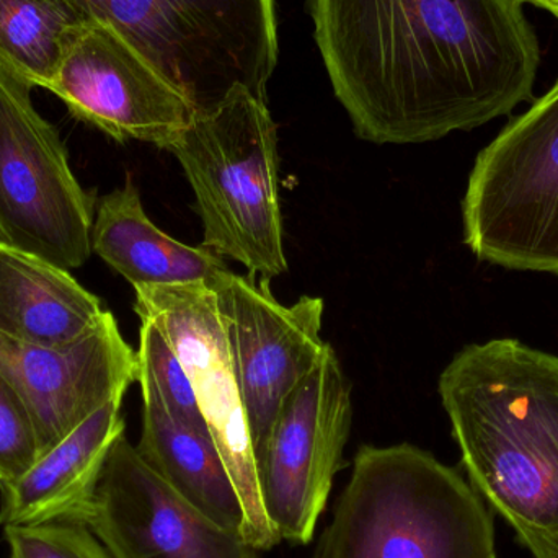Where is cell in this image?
<instances>
[{
    "label": "cell",
    "instance_id": "3",
    "mask_svg": "<svg viewBox=\"0 0 558 558\" xmlns=\"http://www.w3.org/2000/svg\"><path fill=\"white\" fill-rule=\"evenodd\" d=\"M312 558H497L490 511L412 445L363 446Z\"/></svg>",
    "mask_w": 558,
    "mask_h": 558
},
{
    "label": "cell",
    "instance_id": "9",
    "mask_svg": "<svg viewBox=\"0 0 558 558\" xmlns=\"http://www.w3.org/2000/svg\"><path fill=\"white\" fill-rule=\"evenodd\" d=\"M351 386L333 348L281 407L257 464L262 504L279 541L308 544L350 436Z\"/></svg>",
    "mask_w": 558,
    "mask_h": 558
},
{
    "label": "cell",
    "instance_id": "10",
    "mask_svg": "<svg viewBox=\"0 0 558 558\" xmlns=\"http://www.w3.org/2000/svg\"><path fill=\"white\" fill-rule=\"evenodd\" d=\"M49 92L75 120L118 143L160 149L182 136L196 113L192 100L114 26L84 20L69 32Z\"/></svg>",
    "mask_w": 558,
    "mask_h": 558
},
{
    "label": "cell",
    "instance_id": "5",
    "mask_svg": "<svg viewBox=\"0 0 558 558\" xmlns=\"http://www.w3.org/2000/svg\"><path fill=\"white\" fill-rule=\"evenodd\" d=\"M82 20L114 26L150 59L196 111L235 85L267 101L278 64L275 0H65Z\"/></svg>",
    "mask_w": 558,
    "mask_h": 558
},
{
    "label": "cell",
    "instance_id": "6",
    "mask_svg": "<svg viewBox=\"0 0 558 558\" xmlns=\"http://www.w3.org/2000/svg\"><path fill=\"white\" fill-rule=\"evenodd\" d=\"M462 216L481 260L558 275V81L478 154Z\"/></svg>",
    "mask_w": 558,
    "mask_h": 558
},
{
    "label": "cell",
    "instance_id": "2",
    "mask_svg": "<svg viewBox=\"0 0 558 558\" xmlns=\"http://www.w3.org/2000/svg\"><path fill=\"white\" fill-rule=\"evenodd\" d=\"M439 396L472 487L536 558H558V356L504 338L471 344Z\"/></svg>",
    "mask_w": 558,
    "mask_h": 558
},
{
    "label": "cell",
    "instance_id": "16",
    "mask_svg": "<svg viewBox=\"0 0 558 558\" xmlns=\"http://www.w3.org/2000/svg\"><path fill=\"white\" fill-rule=\"evenodd\" d=\"M92 251L133 288L209 282L228 270L221 255L190 247L160 231L147 218L140 189L130 175L121 189L98 202Z\"/></svg>",
    "mask_w": 558,
    "mask_h": 558
},
{
    "label": "cell",
    "instance_id": "18",
    "mask_svg": "<svg viewBox=\"0 0 558 558\" xmlns=\"http://www.w3.org/2000/svg\"><path fill=\"white\" fill-rule=\"evenodd\" d=\"M81 22L65 0H0V62L48 90L69 32Z\"/></svg>",
    "mask_w": 558,
    "mask_h": 558
},
{
    "label": "cell",
    "instance_id": "17",
    "mask_svg": "<svg viewBox=\"0 0 558 558\" xmlns=\"http://www.w3.org/2000/svg\"><path fill=\"white\" fill-rule=\"evenodd\" d=\"M143 403L136 446L141 458L183 500L229 533L244 536L241 498L213 439L186 428L160 407Z\"/></svg>",
    "mask_w": 558,
    "mask_h": 558
},
{
    "label": "cell",
    "instance_id": "22",
    "mask_svg": "<svg viewBox=\"0 0 558 558\" xmlns=\"http://www.w3.org/2000/svg\"><path fill=\"white\" fill-rule=\"evenodd\" d=\"M524 3H533L539 9L547 10L558 20V0H523Z\"/></svg>",
    "mask_w": 558,
    "mask_h": 558
},
{
    "label": "cell",
    "instance_id": "11",
    "mask_svg": "<svg viewBox=\"0 0 558 558\" xmlns=\"http://www.w3.org/2000/svg\"><path fill=\"white\" fill-rule=\"evenodd\" d=\"M267 279L221 271L209 281L228 335L255 461H260L281 407L327 351L324 299L279 304Z\"/></svg>",
    "mask_w": 558,
    "mask_h": 558
},
{
    "label": "cell",
    "instance_id": "19",
    "mask_svg": "<svg viewBox=\"0 0 558 558\" xmlns=\"http://www.w3.org/2000/svg\"><path fill=\"white\" fill-rule=\"evenodd\" d=\"M137 383L143 390V402L160 407L186 428L209 436L185 366L166 335L146 318H141Z\"/></svg>",
    "mask_w": 558,
    "mask_h": 558
},
{
    "label": "cell",
    "instance_id": "13",
    "mask_svg": "<svg viewBox=\"0 0 558 558\" xmlns=\"http://www.w3.org/2000/svg\"><path fill=\"white\" fill-rule=\"evenodd\" d=\"M0 373L25 402L39 456L137 380V353L111 312L82 340L43 348L0 335Z\"/></svg>",
    "mask_w": 558,
    "mask_h": 558
},
{
    "label": "cell",
    "instance_id": "8",
    "mask_svg": "<svg viewBox=\"0 0 558 558\" xmlns=\"http://www.w3.org/2000/svg\"><path fill=\"white\" fill-rule=\"evenodd\" d=\"M134 292L136 314L159 327L189 373L209 436L241 498L242 537L258 553L274 549L281 541L262 504L247 415L211 284L137 286Z\"/></svg>",
    "mask_w": 558,
    "mask_h": 558
},
{
    "label": "cell",
    "instance_id": "12",
    "mask_svg": "<svg viewBox=\"0 0 558 558\" xmlns=\"http://www.w3.org/2000/svg\"><path fill=\"white\" fill-rule=\"evenodd\" d=\"M87 524L114 558H260L172 490L124 435L108 456Z\"/></svg>",
    "mask_w": 558,
    "mask_h": 558
},
{
    "label": "cell",
    "instance_id": "20",
    "mask_svg": "<svg viewBox=\"0 0 558 558\" xmlns=\"http://www.w3.org/2000/svg\"><path fill=\"white\" fill-rule=\"evenodd\" d=\"M2 534L15 558H114L90 526L78 521L5 527Z\"/></svg>",
    "mask_w": 558,
    "mask_h": 558
},
{
    "label": "cell",
    "instance_id": "4",
    "mask_svg": "<svg viewBox=\"0 0 558 558\" xmlns=\"http://www.w3.org/2000/svg\"><path fill=\"white\" fill-rule=\"evenodd\" d=\"M169 153L195 193L203 247L239 262L252 277L286 274L278 128L267 101L235 85L216 107L193 114Z\"/></svg>",
    "mask_w": 558,
    "mask_h": 558
},
{
    "label": "cell",
    "instance_id": "7",
    "mask_svg": "<svg viewBox=\"0 0 558 558\" xmlns=\"http://www.w3.org/2000/svg\"><path fill=\"white\" fill-rule=\"evenodd\" d=\"M32 88L0 62V244L77 270L94 254L97 199L75 179L58 130L33 105Z\"/></svg>",
    "mask_w": 558,
    "mask_h": 558
},
{
    "label": "cell",
    "instance_id": "21",
    "mask_svg": "<svg viewBox=\"0 0 558 558\" xmlns=\"http://www.w3.org/2000/svg\"><path fill=\"white\" fill-rule=\"evenodd\" d=\"M38 458L32 415L19 390L0 373V487L22 477Z\"/></svg>",
    "mask_w": 558,
    "mask_h": 558
},
{
    "label": "cell",
    "instance_id": "1",
    "mask_svg": "<svg viewBox=\"0 0 558 558\" xmlns=\"http://www.w3.org/2000/svg\"><path fill=\"white\" fill-rule=\"evenodd\" d=\"M354 133L422 144L533 100L539 39L523 0H307Z\"/></svg>",
    "mask_w": 558,
    "mask_h": 558
},
{
    "label": "cell",
    "instance_id": "23",
    "mask_svg": "<svg viewBox=\"0 0 558 558\" xmlns=\"http://www.w3.org/2000/svg\"><path fill=\"white\" fill-rule=\"evenodd\" d=\"M9 558H15V557H13V556H9Z\"/></svg>",
    "mask_w": 558,
    "mask_h": 558
},
{
    "label": "cell",
    "instance_id": "15",
    "mask_svg": "<svg viewBox=\"0 0 558 558\" xmlns=\"http://www.w3.org/2000/svg\"><path fill=\"white\" fill-rule=\"evenodd\" d=\"M105 314L71 271L0 244V335L32 347H68Z\"/></svg>",
    "mask_w": 558,
    "mask_h": 558
},
{
    "label": "cell",
    "instance_id": "14",
    "mask_svg": "<svg viewBox=\"0 0 558 558\" xmlns=\"http://www.w3.org/2000/svg\"><path fill=\"white\" fill-rule=\"evenodd\" d=\"M123 397L88 416L13 484L0 487V530L58 521L87 524L114 442L124 435Z\"/></svg>",
    "mask_w": 558,
    "mask_h": 558
}]
</instances>
